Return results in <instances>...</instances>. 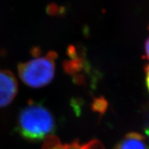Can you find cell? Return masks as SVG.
Instances as JSON below:
<instances>
[{"label":"cell","mask_w":149,"mask_h":149,"mask_svg":"<svg viewBox=\"0 0 149 149\" xmlns=\"http://www.w3.org/2000/svg\"><path fill=\"white\" fill-rule=\"evenodd\" d=\"M74 141L70 144H63L55 135H51L44 139L42 149H73Z\"/></svg>","instance_id":"cell-5"},{"label":"cell","mask_w":149,"mask_h":149,"mask_svg":"<svg viewBox=\"0 0 149 149\" xmlns=\"http://www.w3.org/2000/svg\"><path fill=\"white\" fill-rule=\"evenodd\" d=\"M17 129L24 138L42 140L52 135L55 130V120L46 108L40 104H29L19 115Z\"/></svg>","instance_id":"cell-1"},{"label":"cell","mask_w":149,"mask_h":149,"mask_svg":"<svg viewBox=\"0 0 149 149\" xmlns=\"http://www.w3.org/2000/svg\"><path fill=\"white\" fill-rule=\"evenodd\" d=\"M145 134H146V137L147 140H148V144H149V128H146V129L145 130Z\"/></svg>","instance_id":"cell-8"},{"label":"cell","mask_w":149,"mask_h":149,"mask_svg":"<svg viewBox=\"0 0 149 149\" xmlns=\"http://www.w3.org/2000/svg\"><path fill=\"white\" fill-rule=\"evenodd\" d=\"M114 149H149L146 137L140 133L132 132L124 136Z\"/></svg>","instance_id":"cell-4"},{"label":"cell","mask_w":149,"mask_h":149,"mask_svg":"<svg viewBox=\"0 0 149 149\" xmlns=\"http://www.w3.org/2000/svg\"><path fill=\"white\" fill-rule=\"evenodd\" d=\"M144 57L149 60V37L145 43L144 47Z\"/></svg>","instance_id":"cell-6"},{"label":"cell","mask_w":149,"mask_h":149,"mask_svg":"<svg viewBox=\"0 0 149 149\" xmlns=\"http://www.w3.org/2000/svg\"><path fill=\"white\" fill-rule=\"evenodd\" d=\"M57 54L53 51L41 55L39 52L29 61L18 66L22 81L31 88H42L53 80L55 72Z\"/></svg>","instance_id":"cell-2"},{"label":"cell","mask_w":149,"mask_h":149,"mask_svg":"<svg viewBox=\"0 0 149 149\" xmlns=\"http://www.w3.org/2000/svg\"><path fill=\"white\" fill-rule=\"evenodd\" d=\"M17 93V83L12 72L0 70V107L8 105Z\"/></svg>","instance_id":"cell-3"},{"label":"cell","mask_w":149,"mask_h":149,"mask_svg":"<svg viewBox=\"0 0 149 149\" xmlns=\"http://www.w3.org/2000/svg\"><path fill=\"white\" fill-rule=\"evenodd\" d=\"M145 74H146V84L149 92V64L147 65L145 68Z\"/></svg>","instance_id":"cell-7"}]
</instances>
